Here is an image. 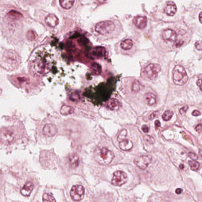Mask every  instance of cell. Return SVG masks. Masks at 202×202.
I'll return each mask as SVG.
<instances>
[{"mask_svg": "<svg viewBox=\"0 0 202 202\" xmlns=\"http://www.w3.org/2000/svg\"><path fill=\"white\" fill-rule=\"evenodd\" d=\"M201 114V113L199 111H198V110H194L192 113L193 115V116H196V117L200 115Z\"/></svg>", "mask_w": 202, "mask_h": 202, "instance_id": "cell-37", "label": "cell"}, {"mask_svg": "<svg viewBox=\"0 0 202 202\" xmlns=\"http://www.w3.org/2000/svg\"><path fill=\"white\" fill-rule=\"evenodd\" d=\"M147 19L145 16H137L133 20V23L136 27L141 29L146 27Z\"/></svg>", "mask_w": 202, "mask_h": 202, "instance_id": "cell-12", "label": "cell"}, {"mask_svg": "<svg viewBox=\"0 0 202 202\" xmlns=\"http://www.w3.org/2000/svg\"><path fill=\"white\" fill-rule=\"evenodd\" d=\"M107 106L109 109L112 111L117 110L120 107L119 101L116 99L111 98L109 100Z\"/></svg>", "mask_w": 202, "mask_h": 202, "instance_id": "cell-18", "label": "cell"}, {"mask_svg": "<svg viewBox=\"0 0 202 202\" xmlns=\"http://www.w3.org/2000/svg\"><path fill=\"white\" fill-rule=\"evenodd\" d=\"M26 136L25 130L18 126L4 127L0 129V142L6 146L18 143Z\"/></svg>", "mask_w": 202, "mask_h": 202, "instance_id": "cell-1", "label": "cell"}, {"mask_svg": "<svg viewBox=\"0 0 202 202\" xmlns=\"http://www.w3.org/2000/svg\"><path fill=\"white\" fill-rule=\"evenodd\" d=\"M114 157L113 152L105 148L96 149L94 153V158L100 165H109Z\"/></svg>", "mask_w": 202, "mask_h": 202, "instance_id": "cell-3", "label": "cell"}, {"mask_svg": "<svg viewBox=\"0 0 202 202\" xmlns=\"http://www.w3.org/2000/svg\"><path fill=\"white\" fill-rule=\"evenodd\" d=\"M43 202H56V200L53 196L47 193L43 194Z\"/></svg>", "mask_w": 202, "mask_h": 202, "instance_id": "cell-26", "label": "cell"}, {"mask_svg": "<svg viewBox=\"0 0 202 202\" xmlns=\"http://www.w3.org/2000/svg\"><path fill=\"white\" fill-rule=\"evenodd\" d=\"M45 22L48 26L55 27L59 23V20L56 15L51 14H49L45 17Z\"/></svg>", "mask_w": 202, "mask_h": 202, "instance_id": "cell-14", "label": "cell"}, {"mask_svg": "<svg viewBox=\"0 0 202 202\" xmlns=\"http://www.w3.org/2000/svg\"><path fill=\"white\" fill-rule=\"evenodd\" d=\"M85 190L82 185H74L71 188L70 195L73 200L77 201L83 199L84 197Z\"/></svg>", "mask_w": 202, "mask_h": 202, "instance_id": "cell-7", "label": "cell"}, {"mask_svg": "<svg viewBox=\"0 0 202 202\" xmlns=\"http://www.w3.org/2000/svg\"><path fill=\"white\" fill-rule=\"evenodd\" d=\"M155 124L156 127H160L161 126V123L159 120H156L155 122Z\"/></svg>", "mask_w": 202, "mask_h": 202, "instance_id": "cell-40", "label": "cell"}, {"mask_svg": "<svg viewBox=\"0 0 202 202\" xmlns=\"http://www.w3.org/2000/svg\"><path fill=\"white\" fill-rule=\"evenodd\" d=\"M7 16L10 19H12L13 20H18L23 17V15L20 12L14 10L9 12Z\"/></svg>", "mask_w": 202, "mask_h": 202, "instance_id": "cell-20", "label": "cell"}, {"mask_svg": "<svg viewBox=\"0 0 202 202\" xmlns=\"http://www.w3.org/2000/svg\"><path fill=\"white\" fill-rule=\"evenodd\" d=\"M144 140L146 141L150 144H153L154 142V139L153 137H151L150 136H144Z\"/></svg>", "mask_w": 202, "mask_h": 202, "instance_id": "cell-30", "label": "cell"}, {"mask_svg": "<svg viewBox=\"0 0 202 202\" xmlns=\"http://www.w3.org/2000/svg\"><path fill=\"white\" fill-rule=\"evenodd\" d=\"M156 113H154L150 115V117H149V119L150 120H152L154 119V118L156 117Z\"/></svg>", "mask_w": 202, "mask_h": 202, "instance_id": "cell-39", "label": "cell"}, {"mask_svg": "<svg viewBox=\"0 0 202 202\" xmlns=\"http://www.w3.org/2000/svg\"><path fill=\"white\" fill-rule=\"evenodd\" d=\"M74 112V109L71 106L68 105H63L61 108L60 112L61 114L63 115H68L72 114Z\"/></svg>", "mask_w": 202, "mask_h": 202, "instance_id": "cell-22", "label": "cell"}, {"mask_svg": "<svg viewBox=\"0 0 202 202\" xmlns=\"http://www.w3.org/2000/svg\"><path fill=\"white\" fill-rule=\"evenodd\" d=\"M74 0H59L61 6L63 9L69 10L74 5Z\"/></svg>", "mask_w": 202, "mask_h": 202, "instance_id": "cell-21", "label": "cell"}, {"mask_svg": "<svg viewBox=\"0 0 202 202\" xmlns=\"http://www.w3.org/2000/svg\"><path fill=\"white\" fill-rule=\"evenodd\" d=\"M128 177L124 172L118 171L113 173L111 184L115 186H120L127 182Z\"/></svg>", "mask_w": 202, "mask_h": 202, "instance_id": "cell-6", "label": "cell"}, {"mask_svg": "<svg viewBox=\"0 0 202 202\" xmlns=\"http://www.w3.org/2000/svg\"><path fill=\"white\" fill-rule=\"evenodd\" d=\"M196 131L198 133H200L202 130L201 124H199L197 125L196 127Z\"/></svg>", "mask_w": 202, "mask_h": 202, "instance_id": "cell-36", "label": "cell"}, {"mask_svg": "<svg viewBox=\"0 0 202 202\" xmlns=\"http://www.w3.org/2000/svg\"><path fill=\"white\" fill-rule=\"evenodd\" d=\"M189 165H190L191 170L193 171H196L198 170L200 166V164L196 161H189L188 162Z\"/></svg>", "mask_w": 202, "mask_h": 202, "instance_id": "cell-25", "label": "cell"}, {"mask_svg": "<svg viewBox=\"0 0 202 202\" xmlns=\"http://www.w3.org/2000/svg\"><path fill=\"white\" fill-rule=\"evenodd\" d=\"M115 25L111 21H106L97 23L95 27V30L102 35L111 33L114 30Z\"/></svg>", "mask_w": 202, "mask_h": 202, "instance_id": "cell-5", "label": "cell"}, {"mask_svg": "<svg viewBox=\"0 0 202 202\" xmlns=\"http://www.w3.org/2000/svg\"><path fill=\"white\" fill-rule=\"evenodd\" d=\"M119 147L124 151H129L132 149L133 144L131 141L128 139H124L120 142Z\"/></svg>", "mask_w": 202, "mask_h": 202, "instance_id": "cell-17", "label": "cell"}, {"mask_svg": "<svg viewBox=\"0 0 202 202\" xmlns=\"http://www.w3.org/2000/svg\"><path fill=\"white\" fill-rule=\"evenodd\" d=\"M172 78L176 85L182 86L186 83L188 77L184 68L178 65H176L173 69Z\"/></svg>", "mask_w": 202, "mask_h": 202, "instance_id": "cell-4", "label": "cell"}, {"mask_svg": "<svg viewBox=\"0 0 202 202\" xmlns=\"http://www.w3.org/2000/svg\"><path fill=\"white\" fill-rule=\"evenodd\" d=\"M161 68L159 64H151L147 66L145 69L146 74L149 79L153 80L157 78Z\"/></svg>", "mask_w": 202, "mask_h": 202, "instance_id": "cell-8", "label": "cell"}, {"mask_svg": "<svg viewBox=\"0 0 202 202\" xmlns=\"http://www.w3.org/2000/svg\"><path fill=\"white\" fill-rule=\"evenodd\" d=\"M199 19L200 20V22L201 23H202V12H201L200 13V14L199 15Z\"/></svg>", "mask_w": 202, "mask_h": 202, "instance_id": "cell-42", "label": "cell"}, {"mask_svg": "<svg viewBox=\"0 0 202 202\" xmlns=\"http://www.w3.org/2000/svg\"><path fill=\"white\" fill-rule=\"evenodd\" d=\"M173 115V111L170 110H167L163 114L162 117L163 119L164 120L167 121L170 120L171 119Z\"/></svg>", "mask_w": 202, "mask_h": 202, "instance_id": "cell-24", "label": "cell"}, {"mask_svg": "<svg viewBox=\"0 0 202 202\" xmlns=\"http://www.w3.org/2000/svg\"><path fill=\"white\" fill-rule=\"evenodd\" d=\"M202 81L201 79H198L197 82V85L199 87L201 90H202Z\"/></svg>", "mask_w": 202, "mask_h": 202, "instance_id": "cell-38", "label": "cell"}, {"mask_svg": "<svg viewBox=\"0 0 202 202\" xmlns=\"http://www.w3.org/2000/svg\"><path fill=\"white\" fill-rule=\"evenodd\" d=\"M142 130L144 133H148L149 131V127L146 125H143L142 127Z\"/></svg>", "mask_w": 202, "mask_h": 202, "instance_id": "cell-35", "label": "cell"}, {"mask_svg": "<svg viewBox=\"0 0 202 202\" xmlns=\"http://www.w3.org/2000/svg\"><path fill=\"white\" fill-rule=\"evenodd\" d=\"M27 37L28 40H32L35 39L36 38V35L33 30H29L27 33Z\"/></svg>", "mask_w": 202, "mask_h": 202, "instance_id": "cell-29", "label": "cell"}, {"mask_svg": "<svg viewBox=\"0 0 202 202\" xmlns=\"http://www.w3.org/2000/svg\"><path fill=\"white\" fill-rule=\"evenodd\" d=\"M162 37L164 40L175 42L177 39V34L174 30L167 29L163 31Z\"/></svg>", "mask_w": 202, "mask_h": 202, "instance_id": "cell-11", "label": "cell"}, {"mask_svg": "<svg viewBox=\"0 0 202 202\" xmlns=\"http://www.w3.org/2000/svg\"><path fill=\"white\" fill-rule=\"evenodd\" d=\"M182 192H183V190L180 188L177 189L175 191L176 193L177 194H180L182 193Z\"/></svg>", "mask_w": 202, "mask_h": 202, "instance_id": "cell-41", "label": "cell"}, {"mask_svg": "<svg viewBox=\"0 0 202 202\" xmlns=\"http://www.w3.org/2000/svg\"><path fill=\"white\" fill-rule=\"evenodd\" d=\"M146 103L149 105H153L157 102V97L152 93H148L145 95Z\"/></svg>", "mask_w": 202, "mask_h": 202, "instance_id": "cell-19", "label": "cell"}, {"mask_svg": "<svg viewBox=\"0 0 202 202\" xmlns=\"http://www.w3.org/2000/svg\"><path fill=\"white\" fill-rule=\"evenodd\" d=\"M188 107L187 106H184V107L182 108L180 110V113L181 115L184 114L186 112L187 110H188Z\"/></svg>", "mask_w": 202, "mask_h": 202, "instance_id": "cell-34", "label": "cell"}, {"mask_svg": "<svg viewBox=\"0 0 202 202\" xmlns=\"http://www.w3.org/2000/svg\"><path fill=\"white\" fill-rule=\"evenodd\" d=\"M127 135V131L126 129H124V130H122L120 133H119L118 137H117V140L119 142L121 141H122L125 139Z\"/></svg>", "mask_w": 202, "mask_h": 202, "instance_id": "cell-27", "label": "cell"}, {"mask_svg": "<svg viewBox=\"0 0 202 202\" xmlns=\"http://www.w3.org/2000/svg\"><path fill=\"white\" fill-rule=\"evenodd\" d=\"M195 46L196 49H198V50H202V43L201 41H198L196 42L195 43Z\"/></svg>", "mask_w": 202, "mask_h": 202, "instance_id": "cell-33", "label": "cell"}, {"mask_svg": "<svg viewBox=\"0 0 202 202\" xmlns=\"http://www.w3.org/2000/svg\"><path fill=\"white\" fill-rule=\"evenodd\" d=\"M57 129L55 124H47L43 127V134L47 137H52L57 133Z\"/></svg>", "mask_w": 202, "mask_h": 202, "instance_id": "cell-10", "label": "cell"}, {"mask_svg": "<svg viewBox=\"0 0 202 202\" xmlns=\"http://www.w3.org/2000/svg\"><path fill=\"white\" fill-rule=\"evenodd\" d=\"M152 160V158L150 156L143 155L136 158L134 160V163L139 168L144 170L149 166Z\"/></svg>", "mask_w": 202, "mask_h": 202, "instance_id": "cell-9", "label": "cell"}, {"mask_svg": "<svg viewBox=\"0 0 202 202\" xmlns=\"http://www.w3.org/2000/svg\"><path fill=\"white\" fill-rule=\"evenodd\" d=\"M98 3H104L106 0H96Z\"/></svg>", "mask_w": 202, "mask_h": 202, "instance_id": "cell-43", "label": "cell"}, {"mask_svg": "<svg viewBox=\"0 0 202 202\" xmlns=\"http://www.w3.org/2000/svg\"><path fill=\"white\" fill-rule=\"evenodd\" d=\"M34 184L31 181H28L21 189V193L23 196H29L34 188Z\"/></svg>", "mask_w": 202, "mask_h": 202, "instance_id": "cell-15", "label": "cell"}, {"mask_svg": "<svg viewBox=\"0 0 202 202\" xmlns=\"http://www.w3.org/2000/svg\"><path fill=\"white\" fill-rule=\"evenodd\" d=\"M189 156L191 159H193V160H196L198 159V157L197 155L193 152H190L188 154Z\"/></svg>", "mask_w": 202, "mask_h": 202, "instance_id": "cell-32", "label": "cell"}, {"mask_svg": "<svg viewBox=\"0 0 202 202\" xmlns=\"http://www.w3.org/2000/svg\"><path fill=\"white\" fill-rule=\"evenodd\" d=\"M184 43V41L179 40H175V43H174V46L176 48H180L182 46V45Z\"/></svg>", "mask_w": 202, "mask_h": 202, "instance_id": "cell-31", "label": "cell"}, {"mask_svg": "<svg viewBox=\"0 0 202 202\" xmlns=\"http://www.w3.org/2000/svg\"><path fill=\"white\" fill-rule=\"evenodd\" d=\"M141 88V83L138 81H136L133 84L132 90L135 92H138L140 90Z\"/></svg>", "mask_w": 202, "mask_h": 202, "instance_id": "cell-28", "label": "cell"}, {"mask_svg": "<svg viewBox=\"0 0 202 202\" xmlns=\"http://www.w3.org/2000/svg\"><path fill=\"white\" fill-rule=\"evenodd\" d=\"M68 161L69 165L71 168L75 169L78 167L79 164V159L78 156L76 154H71L69 156Z\"/></svg>", "mask_w": 202, "mask_h": 202, "instance_id": "cell-16", "label": "cell"}, {"mask_svg": "<svg viewBox=\"0 0 202 202\" xmlns=\"http://www.w3.org/2000/svg\"><path fill=\"white\" fill-rule=\"evenodd\" d=\"M177 11V7L176 4L173 2L170 1L167 2L164 9L165 13L169 16H173Z\"/></svg>", "mask_w": 202, "mask_h": 202, "instance_id": "cell-13", "label": "cell"}, {"mask_svg": "<svg viewBox=\"0 0 202 202\" xmlns=\"http://www.w3.org/2000/svg\"><path fill=\"white\" fill-rule=\"evenodd\" d=\"M184 165L183 164H181L179 165V168L181 170H183L184 168Z\"/></svg>", "mask_w": 202, "mask_h": 202, "instance_id": "cell-44", "label": "cell"}, {"mask_svg": "<svg viewBox=\"0 0 202 202\" xmlns=\"http://www.w3.org/2000/svg\"><path fill=\"white\" fill-rule=\"evenodd\" d=\"M20 56L15 50H6L0 53V65L8 71L16 70L20 65Z\"/></svg>", "mask_w": 202, "mask_h": 202, "instance_id": "cell-2", "label": "cell"}, {"mask_svg": "<svg viewBox=\"0 0 202 202\" xmlns=\"http://www.w3.org/2000/svg\"><path fill=\"white\" fill-rule=\"evenodd\" d=\"M133 45V42L131 39H126L122 41L120 44L122 49L124 50H129L132 48Z\"/></svg>", "mask_w": 202, "mask_h": 202, "instance_id": "cell-23", "label": "cell"}]
</instances>
